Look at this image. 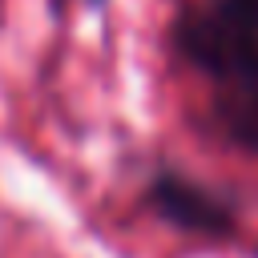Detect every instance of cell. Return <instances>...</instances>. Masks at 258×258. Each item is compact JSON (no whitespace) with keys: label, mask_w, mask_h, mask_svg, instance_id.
<instances>
[{"label":"cell","mask_w":258,"mask_h":258,"mask_svg":"<svg viewBox=\"0 0 258 258\" xmlns=\"http://www.w3.org/2000/svg\"><path fill=\"white\" fill-rule=\"evenodd\" d=\"M177 44L218 85L258 77V0H210L185 12Z\"/></svg>","instance_id":"cell-1"},{"label":"cell","mask_w":258,"mask_h":258,"mask_svg":"<svg viewBox=\"0 0 258 258\" xmlns=\"http://www.w3.org/2000/svg\"><path fill=\"white\" fill-rule=\"evenodd\" d=\"M149 202L157 206L161 218H169L181 230H198V234H226L234 230V206L230 198L181 177V173H157L149 185Z\"/></svg>","instance_id":"cell-2"},{"label":"cell","mask_w":258,"mask_h":258,"mask_svg":"<svg viewBox=\"0 0 258 258\" xmlns=\"http://www.w3.org/2000/svg\"><path fill=\"white\" fill-rule=\"evenodd\" d=\"M214 117L234 145L258 153V77L222 81L214 97Z\"/></svg>","instance_id":"cell-3"}]
</instances>
